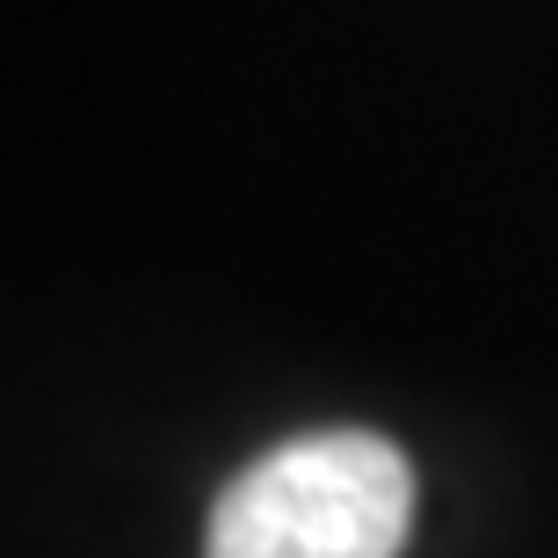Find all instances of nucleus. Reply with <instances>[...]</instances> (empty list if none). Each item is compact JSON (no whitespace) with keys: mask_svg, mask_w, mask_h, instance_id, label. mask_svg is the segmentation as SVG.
I'll use <instances>...</instances> for the list:
<instances>
[{"mask_svg":"<svg viewBox=\"0 0 558 558\" xmlns=\"http://www.w3.org/2000/svg\"><path fill=\"white\" fill-rule=\"evenodd\" d=\"M414 464L371 428H312L262 450L204 530V558H399Z\"/></svg>","mask_w":558,"mask_h":558,"instance_id":"1","label":"nucleus"}]
</instances>
